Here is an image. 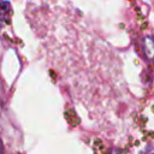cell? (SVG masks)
Listing matches in <instances>:
<instances>
[{
  "label": "cell",
  "instance_id": "cell-3",
  "mask_svg": "<svg viewBox=\"0 0 154 154\" xmlns=\"http://www.w3.org/2000/svg\"><path fill=\"white\" fill-rule=\"evenodd\" d=\"M113 154H126V153H123V152H116V153H113Z\"/></svg>",
  "mask_w": 154,
  "mask_h": 154
},
{
  "label": "cell",
  "instance_id": "cell-2",
  "mask_svg": "<svg viewBox=\"0 0 154 154\" xmlns=\"http://www.w3.org/2000/svg\"><path fill=\"white\" fill-rule=\"evenodd\" d=\"M142 154H154V144H149L143 152Z\"/></svg>",
  "mask_w": 154,
  "mask_h": 154
},
{
  "label": "cell",
  "instance_id": "cell-1",
  "mask_svg": "<svg viewBox=\"0 0 154 154\" xmlns=\"http://www.w3.org/2000/svg\"><path fill=\"white\" fill-rule=\"evenodd\" d=\"M142 48H143V53L147 57V59L154 64V37L146 36L142 41Z\"/></svg>",
  "mask_w": 154,
  "mask_h": 154
}]
</instances>
